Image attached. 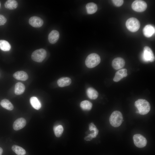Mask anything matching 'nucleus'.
<instances>
[{"label": "nucleus", "mask_w": 155, "mask_h": 155, "mask_svg": "<svg viewBox=\"0 0 155 155\" xmlns=\"http://www.w3.org/2000/svg\"><path fill=\"white\" fill-rule=\"evenodd\" d=\"M134 104L138 110V113L141 115L147 114L150 110V104L146 100L139 99L135 102Z\"/></svg>", "instance_id": "obj_1"}, {"label": "nucleus", "mask_w": 155, "mask_h": 155, "mask_svg": "<svg viewBox=\"0 0 155 155\" xmlns=\"http://www.w3.org/2000/svg\"><path fill=\"white\" fill-rule=\"evenodd\" d=\"M123 121V117L121 113L119 111H113L109 118V121L111 125L115 127L120 126Z\"/></svg>", "instance_id": "obj_2"}, {"label": "nucleus", "mask_w": 155, "mask_h": 155, "mask_svg": "<svg viewBox=\"0 0 155 155\" xmlns=\"http://www.w3.org/2000/svg\"><path fill=\"white\" fill-rule=\"evenodd\" d=\"M100 62V56L95 53L89 55L85 60L86 66L89 68H92L97 66Z\"/></svg>", "instance_id": "obj_3"}, {"label": "nucleus", "mask_w": 155, "mask_h": 155, "mask_svg": "<svg viewBox=\"0 0 155 155\" xmlns=\"http://www.w3.org/2000/svg\"><path fill=\"white\" fill-rule=\"evenodd\" d=\"M126 26L130 31L135 32L139 29L140 24L139 21L137 18L132 17L129 18L127 20Z\"/></svg>", "instance_id": "obj_4"}, {"label": "nucleus", "mask_w": 155, "mask_h": 155, "mask_svg": "<svg viewBox=\"0 0 155 155\" xmlns=\"http://www.w3.org/2000/svg\"><path fill=\"white\" fill-rule=\"evenodd\" d=\"M46 56V52L43 49H37L34 51L31 55V58L34 61L41 62L45 59Z\"/></svg>", "instance_id": "obj_5"}, {"label": "nucleus", "mask_w": 155, "mask_h": 155, "mask_svg": "<svg viewBox=\"0 0 155 155\" xmlns=\"http://www.w3.org/2000/svg\"><path fill=\"white\" fill-rule=\"evenodd\" d=\"M147 7L146 2L142 0H137L134 1L131 5L132 9L134 11L141 12L145 11Z\"/></svg>", "instance_id": "obj_6"}, {"label": "nucleus", "mask_w": 155, "mask_h": 155, "mask_svg": "<svg viewBox=\"0 0 155 155\" xmlns=\"http://www.w3.org/2000/svg\"><path fill=\"white\" fill-rule=\"evenodd\" d=\"M133 139L135 145L138 148L144 147L146 145L147 141L146 138L141 134L134 135L133 136Z\"/></svg>", "instance_id": "obj_7"}, {"label": "nucleus", "mask_w": 155, "mask_h": 155, "mask_svg": "<svg viewBox=\"0 0 155 155\" xmlns=\"http://www.w3.org/2000/svg\"><path fill=\"white\" fill-rule=\"evenodd\" d=\"M143 58L146 61L153 62L155 60V57L151 48L148 46H145L144 49Z\"/></svg>", "instance_id": "obj_8"}, {"label": "nucleus", "mask_w": 155, "mask_h": 155, "mask_svg": "<svg viewBox=\"0 0 155 155\" xmlns=\"http://www.w3.org/2000/svg\"><path fill=\"white\" fill-rule=\"evenodd\" d=\"M30 24L33 27L39 28L43 24V21L39 17L34 16L30 18L29 20Z\"/></svg>", "instance_id": "obj_9"}, {"label": "nucleus", "mask_w": 155, "mask_h": 155, "mask_svg": "<svg viewBox=\"0 0 155 155\" xmlns=\"http://www.w3.org/2000/svg\"><path fill=\"white\" fill-rule=\"evenodd\" d=\"M125 62L124 59L121 57L115 58L112 62V66L115 69L118 70L123 68L125 66Z\"/></svg>", "instance_id": "obj_10"}, {"label": "nucleus", "mask_w": 155, "mask_h": 155, "mask_svg": "<svg viewBox=\"0 0 155 155\" xmlns=\"http://www.w3.org/2000/svg\"><path fill=\"white\" fill-rule=\"evenodd\" d=\"M26 121L25 119L20 118L15 121L13 124V128L15 130H19L25 127Z\"/></svg>", "instance_id": "obj_11"}, {"label": "nucleus", "mask_w": 155, "mask_h": 155, "mask_svg": "<svg viewBox=\"0 0 155 155\" xmlns=\"http://www.w3.org/2000/svg\"><path fill=\"white\" fill-rule=\"evenodd\" d=\"M143 32L144 35L146 37H151L155 33L154 28L150 24L146 25L143 28Z\"/></svg>", "instance_id": "obj_12"}, {"label": "nucleus", "mask_w": 155, "mask_h": 155, "mask_svg": "<svg viewBox=\"0 0 155 155\" xmlns=\"http://www.w3.org/2000/svg\"><path fill=\"white\" fill-rule=\"evenodd\" d=\"M127 71L126 69H123L117 71L113 78V81L115 82H117L123 78L126 77L127 75Z\"/></svg>", "instance_id": "obj_13"}, {"label": "nucleus", "mask_w": 155, "mask_h": 155, "mask_svg": "<svg viewBox=\"0 0 155 155\" xmlns=\"http://www.w3.org/2000/svg\"><path fill=\"white\" fill-rule=\"evenodd\" d=\"M59 37V32L56 30H53L49 35V42L51 44H54L57 42Z\"/></svg>", "instance_id": "obj_14"}, {"label": "nucleus", "mask_w": 155, "mask_h": 155, "mask_svg": "<svg viewBox=\"0 0 155 155\" xmlns=\"http://www.w3.org/2000/svg\"><path fill=\"white\" fill-rule=\"evenodd\" d=\"M13 77L16 79L22 81L26 80L28 78V75L25 72L21 71L15 72L13 75Z\"/></svg>", "instance_id": "obj_15"}, {"label": "nucleus", "mask_w": 155, "mask_h": 155, "mask_svg": "<svg viewBox=\"0 0 155 155\" xmlns=\"http://www.w3.org/2000/svg\"><path fill=\"white\" fill-rule=\"evenodd\" d=\"M71 79L68 77H62L57 81L58 86L61 87H64L69 85L71 83Z\"/></svg>", "instance_id": "obj_16"}, {"label": "nucleus", "mask_w": 155, "mask_h": 155, "mask_svg": "<svg viewBox=\"0 0 155 155\" xmlns=\"http://www.w3.org/2000/svg\"><path fill=\"white\" fill-rule=\"evenodd\" d=\"M87 94L89 98L94 100L98 97V94L97 91L94 88H89L86 90Z\"/></svg>", "instance_id": "obj_17"}, {"label": "nucleus", "mask_w": 155, "mask_h": 155, "mask_svg": "<svg viewBox=\"0 0 155 155\" xmlns=\"http://www.w3.org/2000/svg\"><path fill=\"white\" fill-rule=\"evenodd\" d=\"M25 89V85L21 82L16 83L15 87L14 92L16 94L19 95L22 94Z\"/></svg>", "instance_id": "obj_18"}, {"label": "nucleus", "mask_w": 155, "mask_h": 155, "mask_svg": "<svg viewBox=\"0 0 155 155\" xmlns=\"http://www.w3.org/2000/svg\"><path fill=\"white\" fill-rule=\"evenodd\" d=\"M86 8L88 13L92 14L95 13L97 10V5L93 3H87L86 5Z\"/></svg>", "instance_id": "obj_19"}, {"label": "nucleus", "mask_w": 155, "mask_h": 155, "mask_svg": "<svg viewBox=\"0 0 155 155\" xmlns=\"http://www.w3.org/2000/svg\"><path fill=\"white\" fill-rule=\"evenodd\" d=\"M0 104L3 108L9 110H12L13 108V106L11 102L8 100L3 99L1 100Z\"/></svg>", "instance_id": "obj_20"}, {"label": "nucleus", "mask_w": 155, "mask_h": 155, "mask_svg": "<svg viewBox=\"0 0 155 155\" xmlns=\"http://www.w3.org/2000/svg\"><path fill=\"white\" fill-rule=\"evenodd\" d=\"M18 5L17 2L14 0H8L5 3V7L11 10L16 9Z\"/></svg>", "instance_id": "obj_21"}, {"label": "nucleus", "mask_w": 155, "mask_h": 155, "mask_svg": "<svg viewBox=\"0 0 155 155\" xmlns=\"http://www.w3.org/2000/svg\"><path fill=\"white\" fill-rule=\"evenodd\" d=\"M30 102L32 106L35 109L38 110L40 108L41 103L36 97H31L30 99Z\"/></svg>", "instance_id": "obj_22"}, {"label": "nucleus", "mask_w": 155, "mask_h": 155, "mask_svg": "<svg viewBox=\"0 0 155 155\" xmlns=\"http://www.w3.org/2000/svg\"><path fill=\"white\" fill-rule=\"evenodd\" d=\"M12 150L17 155H25L26 154L25 150L22 148L14 145L11 148Z\"/></svg>", "instance_id": "obj_23"}, {"label": "nucleus", "mask_w": 155, "mask_h": 155, "mask_svg": "<svg viewBox=\"0 0 155 155\" xmlns=\"http://www.w3.org/2000/svg\"><path fill=\"white\" fill-rule=\"evenodd\" d=\"M92 103L87 100L82 101L80 104V106L81 108L85 111L90 110L92 108Z\"/></svg>", "instance_id": "obj_24"}, {"label": "nucleus", "mask_w": 155, "mask_h": 155, "mask_svg": "<svg viewBox=\"0 0 155 155\" xmlns=\"http://www.w3.org/2000/svg\"><path fill=\"white\" fill-rule=\"evenodd\" d=\"M11 46L9 43L5 40H0V49L4 51H8L11 49Z\"/></svg>", "instance_id": "obj_25"}, {"label": "nucleus", "mask_w": 155, "mask_h": 155, "mask_svg": "<svg viewBox=\"0 0 155 155\" xmlns=\"http://www.w3.org/2000/svg\"><path fill=\"white\" fill-rule=\"evenodd\" d=\"M89 128L90 131L93 130L94 131V133H90L89 135L92 138L96 137L99 131L93 123H91L89 124Z\"/></svg>", "instance_id": "obj_26"}, {"label": "nucleus", "mask_w": 155, "mask_h": 155, "mask_svg": "<svg viewBox=\"0 0 155 155\" xmlns=\"http://www.w3.org/2000/svg\"><path fill=\"white\" fill-rule=\"evenodd\" d=\"M53 130L55 135L57 137H59L62 134L63 129L61 125H59L54 127Z\"/></svg>", "instance_id": "obj_27"}, {"label": "nucleus", "mask_w": 155, "mask_h": 155, "mask_svg": "<svg viewBox=\"0 0 155 155\" xmlns=\"http://www.w3.org/2000/svg\"><path fill=\"white\" fill-rule=\"evenodd\" d=\"M112 1L114 5L117 7L121 6L124 2V1L123 0H113Z\"/></svg>", "instance_id": "obj_28"}, {"label": "nucleus", "mask_w": 155, "mask_h": 155, "mask_svg": "<svg viewBox=\"0 0 155 155\" xmlns=\"http://www.w3.org/2000/svg\"><path fill=\"white\" fill-rule=\"evenodd\" d=\"M7 22V19L3 15L0 14V26L4 25Z\"/></svg>", "instance_id": "obj_29"}, {"label": "nucleus", "mask_w": 155, "mask_h": 155, "mask_svg": "<svg viewBox=\"0 0 155 155\" xmlns=\"http://www.w3.org/2000/svg\"><path fill=\"white\" fill-rule=\"evenodd\" d=\"M92 139V138L89 135L84 138V139L86 141H90Z\"/></svg>", "instance_id": "obj_30"}, {"label": "nucleus", "mask_w": 155, "mask_h": 155, "mask_svg": "<svg viewBox=\"0 0 155 155\" xmlns=\"http://www.w3.org/2000/svg\"><path fill=\"white\" fill-rule=\"evenodd\" d=\"M3 152V150L2 148L0 147V155H2Z\"/></svg>", "instance_id": "obj_31"}, {"label": "nucleus", "mask_w": 155, "mask_h": 155, "mask_svg": "<svg viewBox=\"0 0 155 155\" xmlns=\"http://www.w3.org/2000/svg\"></svg>", "instance_id": "obj_32"}]
</instances>
